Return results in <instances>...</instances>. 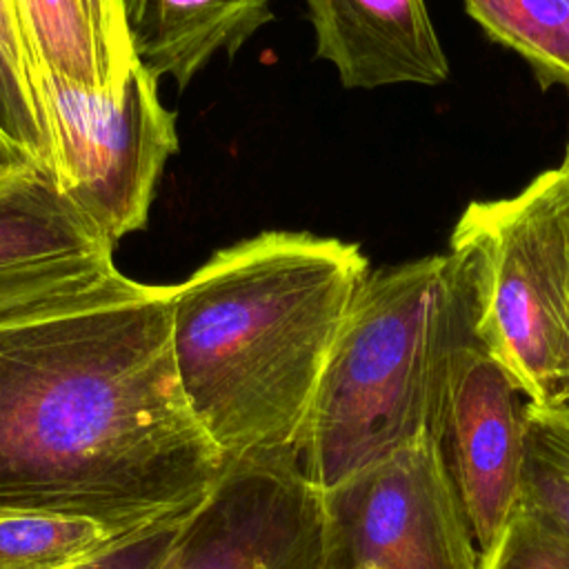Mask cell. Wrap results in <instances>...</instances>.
Instances as JSON below:
<instances>
[{"instance_id": "13", "label": "cell", "mask_w": 569, "mask_h": 569, "mask_svg": "<svg viewBox=\"0 0 569 569\" xmlns=\"http://www.w3.org/2000/svg\"><path fill=\"white\" fill-rule=\"evenodd\" d=\"M485 36L516 51L540 89H569V0H465Z\"/></svg>"}, {"instance_id": "10", "label": "cell", "mask_w": 569, "mask_h": 569, "mask_svg": "<svg viewBox=\"0 0 569 569\" xmlns=\"http://www.w3.org/2000/svg\"><path fill=\"white\" fill-rule=\"evenodd\" d=\"M316 56L347 89L442 84L449 62L425 0H305Z\"/></svg>"}, {"instance_id": "9", "label": "cell", "mask_w": 569, "mask_h": 569, "mask_svg": "<svg viewBox=\"0 0 569 569\" xmlns=\"http://www.w3.org/2000/svg\"><path fill=\"white\" fill-rule=\"evenodd\" d=\"M167 569H327L325 496L296 456L231 462Z\"/></svg>"}, {"instance_id": "19", "label": "cell", "mask_w": 569, "mask_h": 569, "mask_svg": "<svg viewBox=\"0 0 569 569\" xmlns=\"http://www.w3.org/2000/svg\"><path fill=\"white\" fill-rule=\"evenodd\" d=\"M82 7L96 33L107 93H116L122 89L136 62L124 18V4L122 0H82Z\"/></svg>"}, {"instance_id": "1", "label": "cell", "mask_w": 569, "mask_h": 569, "mask_svg": "<svg viewBox=\"0 0 569 569\" xmlns=\"http://www.w3.org/2000/svg\"><path fill=\"white\" fill-rule=\"evenodd\" d=\"M171 291L0 329V511L124 538L207 500L227 462L178 378Z\"/></svg>"}, {"instance_id": "6", "label": "cell", "mask_w": 569, "mask_h": 569, "mask_svg": "<svg viewBox=\"0 0 569 569\" xmlns=\"http://www.w3.org/2000/svg\"><path fill=\"white\" fill-rule=\"evenodd\" d=\"M58 144V187L111 240L144 229L156 182L178 149L158 80L136 60L116 93L80 89L40 64Z\"/></svg>"}, {"instance_id": "3", "label": "cell", "mask_w": 569, "mask_h": 569, "mask_svg": "<svg viewBox=\"0 0 569 569\" xmlns=\"http://www.w3.org/2000/svg\"><path fill=\"white\" fill-rule=\"evenodd\" d=\"M442 256L369 271L345 313L296 445L322 493L431 427L449 318Z\"/></svg>"}, {"instance_id": "21", "label": "cell", "mask_w": 569, "mask_h": 569, "mask_svg": "<svg viewBox=\"0 0 569 569\" xmlns=\"http://www.w3.org/2000/svg\"><path fill=\"white\" fill-rule=\"evenodd\" d=\"M558 169H560V176H562L565 198H567V213H569V142H567V151H565V158H562V162L558 164Z\"/></svg>"}, {"instance_id": "5", "label": "cell", "mask_w": 569, "mask_h": 569, "mask_svg": "<svg viewBox=\"0 0 569 569\" xmlns=\"http://www.w3.org/2000/svg\"><path fill=\"white\" fill-rule=\"evenodd\" d=\"M478 280L473 249L449 240L440 271L449 331L429 431L485 558L520 505L529 400L478 336Z\"/></svg>"}, {"instance_id": "16", "label": "cell", "mask_w": 569, "mask_h": 569, "mask_svg": "<svg viewBox=\"0 0 569 569\" xmlns=\"http://www.w3.org/2000/svg\"><path fill=\"white\" fill-rule=\"evenodd\" d=\"M569 533V405H527L520 505Z\"/></svg>"}, {"instance_id": "4", "label": "cell", "mask_w": 569, "mask_h": 569, "mask_svg": "<svg viewBox=\"0 0 569 569\" xmlns=\"http://www.w3.org/2000/svg\"><path fill=\"white\" fill-rule=\"evenodd\" d=\"M451 240L478 258L476 329L536 407L569 405V213L560 169L520 193L473 200Z\"/></svg>"}, {"instance_id": "18", "label": "cell", "mask_w": 569, "mask_h": 569, "mask_svg": "<svg viewBox=\"0 0 569 569\" xmlns=\"http://www.w3.org/2000/svg\"><path fill=\"white\" fill-rule=\"evenodd\" d=\"M184 520L164 522L140 533L118 538L107 549L73 565L71 569H167Z\"/></svg>"}, {"instance_id": "8", "label": "cell", "mask_w": 569, "mask_h": 569, "mask_svg": "<svg viewBox=\"0 0 569 569\" xmlns=\"http://www.w3.org/2000/svg\"><path fill=\"white\" fill-rule=\"evenodd\" d=\"M111 242L36 167L0 178V329L142 298Z\"/></svg>"}, {"instance_id": "11", "label": "cell", "mask_w": 569, "mask_h": 569, "mask_svg": "<svg viewBox=\"0 0 569 569\" xmlns=\"http://www.w3.org/2000/svg\"><path fill=\"white\" fill-rule=\"evenodd\" d=\"M273 0H122L136 60L182 89L216 56L233 58L273 20Z\"/></svg>"}, {"instance_id": "15", "label": "cell", "mask_w": 569, "mask_h": 569, "mask_svg": "<svg viewBox=\"0 0 569 569\" xmlns=\"http://www.w3.org/2000/svg\"><path fill=\"white\" fill-rule=\"evenodd\" d=\"M42 64L67 82L104 91L100 51L82 0H18Z\"/></svg>"}, {"instance_id": "2", "label": "cell", "mask_w": 569, "mask_h": 569, "mask_svg": "<svg viewBox=\"0 0 569 569\" xmlns=\"http://www.w3.org/2000/svg\"><path fill=\"white\" fill-rule=\"evenodd\" d=\"M369 271L356 242L262 231L218 249L173 284L178 378L227 465L296 456L327 358Z\"/></svg>"}, {"instance_id": "20", "label": "cell", "mask_w": 569, "mask_h": 569, "mask_svg": "<svg viewBox=\"0 0 569 569\" xmlns=\"http://www.w3.org/2000/svg\"><path fill=\"white\" fill-rule=\"evenodd\" d=\"M27 167H33L31 160L18 149L13 147L0 131V178L2 176H9L13 171H20V169H27ZM40 171V169H38Z\"/></svg>"}, {"instance_id": "12", "label": "cell", "mask_w": 569, "mask_h": 569, "mask_svg": "<svg viewBox=\"0 0 569 569\" xmlns=\"http://www.w3.org/2000/svg\"><path fill=\"white\" fill-rule=\"evenodd\" d=\"M40 64L18 0H0V131L58 182V144L40 89Z\"/></svg>"}, {"instance_id": "14", "label": "cell", "mask_w": 569, "mask_h": 569, "mask_svg": "<svg viewBox=\"0 0 569 569\" xmlns=\"http://www.w3.org/2000/svg\"><path fill=\"white\" fill-rule=\"evenodd\" d=\"M113 540L104 527L84 518L0 511V569H71Z\"/></svg>"}, {"instance_id": "17", "label": "cell", "mask_w": 569, "mask_h": 569, "mask_svg": "<svg viewBox=\"0 0 569 569\" xmlns=\"http://www.w3.org/2000/svg\"><path fill=\"white\" fill-rule=\"evenodd\" d=\"M482 569H569V533L518 507Z\"/></svg>"}, {"instance_id": "7", "label": "cell", "mask_w": 569, "mask_h": 569, "mask_svg": "<svg viewBox=\"0 0 569 569\" xmlns=\"http://www.w3.org/2000/svg\"><path fill=\"white\" fill-rule=\"evenodd\" d=\"M322 496L327 569H482L431 431Z\"/></svg>"}]
</instances>
